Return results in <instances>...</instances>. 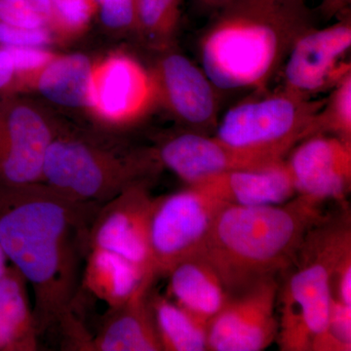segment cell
Instances as JSON below:
<instances>
[{
  "label": "cell",
  "instance_id": "obj_1",
  "mask_svg": "<svg viewBox=\"0 0 351 351\" xmlns=\"http://www.w3.org/2000/svg\"><path fill=\"white\" fill-rule=\"evenodd\" d=\"M99 207L43 182L0 193V246L32 287L39 335L60 328L64 337L80 323L73 308L80 263Z\"/></svg>",
  "mask_w": 351,
  "mask_h": 351
},
{
  "label": "cell",
  "instance_id": "obj_2",
  "mask_svg": "<svg viewBox=\"0 0 351 351\" xmlns=\"http://www.w3.org/2000/svg\"><path fill=\"white\" fill-rule=\"evenodd\" d=\"M198 46L201 68L221 90H263L311 27L304 0H230L211 14Z\"/></svg>",
  "mask_w": 351,
  "mask_h": 351
},
{
  "label": "cell",
  "instance_id": "obj_3",
  "mask_svg": "<svg viewBox=\"0 0 351 351\" xmlns=\"http://www.w3.org/2000/svg\"><path fill=\"white\" fill-rule=\"evenodd\" d=\"M320 203L299 195L278 205H223L199 252L230 295L285 271L322 219Z\"/></svg>",
  "mask_w": 351,
  "mask_h": 351
},
{
  "label": "cell",
  "instance_id": "obj_4",
  "mask_svg": "<svg viewBox=\"0 0 351 351\" xmlns=\"http://www.w3.org/2000/svg\"><path fill=\"white\" fill-rule=\"evenodd\" d=\"M154 152L122 154L85 138L57 136L44 157L41 182L71 199L97 206L147 182Z\"/></svg>",
  "mask_w": 351,
  "mask_h": 351
},
{
  "label": "cell",
  "instance_id": "obj_5",
  "mask_svg": "<svg viewBox=\"0 0 351 351\" xmlns=\"http://www.w3.org/2000/svg\"><path fill=\"white\" fill-rule=\"evenodd\" d=\"M323 105L324 101L283 88L230 108L215 137L244 154L279 162L302 140L317 134L316 120Z\"/></svg>",
  "mask_w": 351,
  "mask_h": 351
},
{
  "label": "cell",
  "instance_id": "obj_6",
  "mask_svg": "<svg viewBox=\"0 0 351 351\" xmlns=\"http://www.w3.org/2000/svg\"><path fill=\"white\" fill-rule=\"evenodd\" d=\"M351 249L350 221L321 219L304 237L281 291L282 326L306 332L313 339L326 329L332 278L339 258Z\"/></svg>",
  "mask_w": 351,
  "mask_h": 351
},
{
  "label": "cell",
  "instance_id": "obj_7",
  "mask_svg": "<svg viewBox=\"0 0 351 351\" xmlns=\"http://www.w3.org/2000/svg\"><path fill=\"white\" fill-rule=\"evenodd\" d=\"M223 205L195 186L156 198L149 242L156 276L199 251Z\"/></svg>",
  "mask_w": 351,
  "mask_h": 351
},
{
  "label": "cell",
  "instance_id": "obj_8",
  "mask_svg": "<svg viewBox=\"0 0 351 351\" xmlns=\"http://www.w3.org/2000/svg\"><path fill=\"white\" fill-rule=\"evenodd\" d=\"M56 133L36 108L0 99V193L41 182L44 157Z\"/></svg>",
  "mask_w": 351,
  "mask_h": 351
},
{
  "label": "cell",
  "instance_id": "obj_9",
  "mask_svg": "<svg viewBox=\"0 0 351 351\" xmlns=\"http://www.w3.org/2000/svg\"><path fill=\"white\" fill-rule=\"evenodd\" d=\"M154 201L142 182L101 205L90 228L89 248L117 254L156 278L149 242Z\"/></svg>",
  "mask_w": 351,
  "mask_h": 351
},
{
  "label": "cell",
  "instance_id": "obj_10",
  "mask_svg": "<svg viewBox=\"0 0 351 351\" xmlns=\"http://www.w3.org/2000/svg\"><path fill=\"white\" fill-rule=\"evenodd\" d=\"M278 291L272 276L230 295L208 327V350L261 351L271 346L278 335Z\"/></svg>",
  "mask_w": 351,
  "mask_h": 351
},
{
  "label": "cell",
  "instance_id": "obj_11",
  "mask_svg": "<svg viewBox=\"0 0 351 351\" xmlns=\"http://www.w3.org/2000/svg\"><path fill=\"white\" fill-rule=\"evenodd\" d=\"M351 20L346 13L323 29L309 27L293 44L283 64L284 88L311 97L335 86L350 73Z\"/></svg>",
  "mask_w": 351,
  "mask_h": 351
},
{
  "label": "cell",
  "instance_id": "obj_12",
  "mask_svg": "<svg viewBox=\"0 0 351 351\" xmlns=\"http://www.w3.org/2000/svg\"><path fill=\"white\" fill-rule=\"evenodd\" d=\"M158 104L152 71L133 58L113 55L94 64L89 108L99 119L125 125L144 117Z\"/></svg>",
  "mask_w": 351,
  "mask_h": 351
},
{
  "label": "cell",
  "instance_id": "obj_13",
  "mask_svg": "<svg viewBox=\"0 0 351 351\" xmlns=\"http://www.w3.org/2000/svg\"><path fill=\"white\" fill-rule=\"evenodd\" d=\"M285 160L295 193L322 203L345 199L351 186V143L315 134L299 143Z\"/></svg>",
  "mask_w": 351,
  "mask_h": 351
},
{
  "label": "cell",
  "instance_id": "obj_14",
  "mask_svg": "<svg viewBox=\"0 0 351 351\" xmlns=\"http://www.w3.org/2000/svg\"><path fill=\"white\" fill-rule=\"evenodd\" d=\"M152 73L158 104L176 119L196 132L215 125L219 112L217 87L202 68L188 57L172 52L164 55Z\"/></svg>",
  "mask_w": 351,
  "mask_h": 351
},
{
  "label": "cell",
  "instance_id": "obj_15",
  "mask_svg": "<svg viewBox=\"0 0 351 351\" xmlns=\"http://www.w3.org/2000/svg\"><path fill=\"white\" fill-rule=\"evenodd\" d=\"M154 154L158 162L189 186L230 171L260 169L277 163L244 154L215 136L208 137L196 131L167 138Z\"/></svg>",
  "mask_w": 351,
  "mask_h": 351
},
{
  "label": "cell",
  "instance_id": "obj_16",
  "mask_svg": "<svg viewBox=\"0 0 351 351\" xmlns=\"http://www.w3.org/2000/svg\"><path fill=\"white\" fill-rule=\"evenodd\" d=\"M189 186L223 204L237 206L282 204L297 195L285 159L260 169L223 173Z\"/></svg>",
  "mask_w": 351,
  "mask_h": 351
},
{
  "label": "cell",
  "instance_id": "obj_17",
  "mask_svg": "<svg viewBox=\"0 0 351 351\" xmlns=\"http://www.w3.org/2000/svg\"><path fill=\"white\" fill-rule=\"evenodd\" d=\"M151 289L123 306L108 309L88 351H163L151 304Z\"/></svg>",
  "mask_w": 351,
  "mask_h": 351
},
{
  "label": "cell",
  "instance_id": "obj_18",
  "mask_svg": "<svg viewBox=\"0 0 351 351\" xmlns=\"http://www.w3.org/2000/svg\"><path fill=\"white\" fill-rule=\"evenodd\" d=\"M167 276L173 302L208 327L230 299L219 274L199 251L175 265Z\"/></svg>",
  "mask_w": 351,
  "mask_h": 351
},
{
  "label": "cell",
  "instance_id": "obj_19",
  "mask_svg": "<svg viewBox=\"0 0 351 351\" xmlns=\"http://www.w3.org/2000/svg\"><path fill=\"white\" fill-rule=\"evenodd\" d=\"M154 277L128 260L100 248H89L82 284L108 309L123 306L142 291L151 289Z\"/></svg>",
  "mask_w": 351,
  "mask_h": 351
},
{
  "label": "cell",
  "instance_id": "obj_20",
  "mask_svg": "<svg viewBox=\"0 0 351 351\" xmlns=\"http://www.w3.org/2000/svg\"><path fill=\"white\" fill-rule=\"evenodd\" d=\"M27 281L12 265L0 279V351H36L39 335Z\"/></svg>",
  "mask_w": 351,
  "mask_h": 351
},
{
  "label": "cell",
  "instance_id": "obj_21",
  "mask_svg": "<svg viewBox=\"0 0 351 351\" xmlns=\"http://www.w3.org/2000/svg\"><path fill=\"white\" fill-rule=\"evenodd\" d=\"M94 64L85 55L55 57L32 78L34 88L46 100L66 108H89Z\"/></svg>",
  "mask_w": 351,
  "mask_h": 351
},
{
  "label": "cell",
  "instance_id": "obj_22",
  "mask_svg": "<svg viewBox=\"0 0 351 351\" xmlns=\"http://www.w3.org/2000/svg\"><path fill=\"white\" fill-rule=\"evenodd\" d=\"M151 304L163 351L208 350L207 324L163 295Z\"/></svg>",
  "mask_w": 351,
  "mask_h": 351
},
{
  "label": "cell",
  "instance_id": "obj_23",
  "mask_svg": "<svg viewBox=\"0 0 351 351\" xmlns=\"http://www.w3.org/2000/svg\"><path fill=\"white\" fill-rule=\"evenodd\" d=\"M182 0H137L136 29L152 45L166 47L181 17Z\"/></svg>",
  "mask_w": 351,
  "mask_h": 351
},
{
  "label": "cell",
  "instance_id": "obj_24",
  "mask_svg": "<svg viewBox=\"0 0 351 351\" xmlns=\"http://www.w3.org/2000/svg\"><path fill=\"white\" fill-rule=\"evenodd\" d=\"M316 130L351 143V71L332 88L329 98L324 100Z\"/></svg>",
  "mask_w": 351,
  "mask_h": 351
},
{
  "label": "cell",
  "instance_id": "obj_25",
  "mask_svg": "<svg viewBox=\"0 0 351 351\" xmlns=\"http://www.w3.org/2000/svg\"><path fill=\"white\" fill-rule=\"evenodd\" d=\"M52 7L50 29L63 36L84 31L98 8L91 0H50Z\"/></svg>",
  "mask_w": 351,
  "mask_h": 351
},
{
  "label": "cell",
  "instance_id": "obj_26",
  "mask_svg": "<svg viewBox=\"0 0 351 351\" xmlns=\"http://www.w3.org/2000/svg\"><path fill=\"white\" fill-rule=\"evenodd\" d=\"M311 350H351V306L332 297L326 329L313 339Z\"/></svg>",
  "mask_w": 351,
  "mask_h": 351
},
{
  "label": "cell",
  "instance_id": "obj_27",
  "mask_svg": "<svg viewBox=\"0 0 351 351\" xmlns=\"http://www.w3.org/2000/svg\"><path fill=\"white\" fill-rule=\"evenodd\" d=\"M52 18L50 0H0V22L38 29L49 27Z\"/></svg>",
  "mask_w": 351,
  "mask_h": 351
},
{
  "label": "cell",
  "instance_id": "obj_28",
  "mask_svg": "<svg viewBox=\"0 0 351 351\" xmlns=\"http://www.w3.org/2000/svg\"><path fill=\"white\" fill-rule=\"evenodd\" d=\"M4 47L8 50L15 69L14 92L27 88L32 78L56 57L45 47Z\"/></svg>",
  "mask_w": 351,
  "mask_h": 351
},
{
  "label": "cell",
  "instance_id": "obj_29",
  "mask_svg": "<svg viewBox=\"0 0 351 351\" xmlns=\"http://www.w3.org/2000/svg\"><path fill=\"white\" fill-rule=\"evenodd\" d=\"M49 27L27 29L0 22V46L45 47L53 40Z\"/></svg>",
  "mask_w": 351,
  "mask_h": 351
},
{
  "label": "cell",
  "instance_id": "obj_30",
  "mask_svg": "<svg viewBox=\"0 0 351 351\" xmlns=\"http://www.w3.org/2000/svg\"><path fill=\"white\" fill-rule=\"evenodd\" d=\"M137 0H103L99 7L101 24L108 29H136Z\"/></svg>",
  "mask_w": 351,
  "mask_h": 351
},
{
  "label": "cell",
  "instance_id": "obj_31",
  "mask_svg": "<svg viewBox=\"0 0 351 351\" xmlns=\"http://www.w3.org/2000/svg\"><path fill=\"white\" fill-rule=\"evenodd\" d=\"M332 297L351 306V250L346 251L337 263L332 278Z\"/></svg>",
  "mask_w": 351,
  "mask_h": 351
},
{
  "label": "cell",
  "instance_id": "obj_32",
  "mask_svg": "<svg viewBox=\"0 0 351 351\" xmlns=\"http://www.w3.org/2000/svg\"><path fill=\"white\" fill-rule=\"evenodd\" d=\"M351 0H322L320 11L327 19L348 13Z\"/></svg>",
  "mask_w": 351,
  "mask_h": 351
},
{
  "label": "cell",
  "instance_id": "obj_33",
  "mask_svg": "<svg viewBox=\"0 0 351 351\" xmlns=\"http://www.w3.org/2000/svg\"><path fill=\"white\" fill-rule=\"evenodd\" d=\"M199 10L205 13L213 14L230 0H195Z\"/></svg>",
  "mask_w": 351,
  "mask_h": 351
},
{
  "label": "cell",
  "instance_id": "obj_34",
  "mask_svg": "<svg viewBox=\"0 0 351 351\" xmlns=\"http://www.w3.org/2000/svg\"><path fill=\"white\" fill-rule=\"evenodd\" d=\"M7 262H8V260H7L5 253H4L3 249L0 246V279L3 276L4 272H5L7 267H8Z\"/></svg>",
  "mask_w": 351,
  "mask_h": 351
},
{
  "label": "cell",
  "instance_id": "obj_35",
  "mask_svg": "<svg viewBox=\"0 0 351 351\" xmlns=\"http://www.w3.org/2000/svg\"><path fill=\"white\" fill-rule=\"evenodd\" d=\"M91 1L93 2L95 5L97 6V8H98L99 10V7H100L101 1H103V0H91Z\"/></svg>",
  "mask_w": 351,
  "mask_h": 351
},
{
  "label": "cell",
  "instance_id": "obj_36",
  "mask_svg": "<svg viewBox=\"0 0 351 351\" xmlns=\"http://www.w3.org/2000/svg\"><path fill=\"white\" fill-rule=\"evenodd\" d=\"M3 97H5V96H3V95H2V93H1V92H0V99L3 98Z\"/></svg>",
  "mask_w": 351,
  "mask_h": 351
}]
</instances>
